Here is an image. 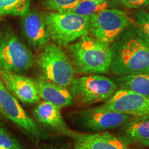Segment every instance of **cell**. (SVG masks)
I'll return each mask as SVG.
<instances>
[{"mask_svg": "<svg viewBox=\"0 0 149 149\" xmlns=\"http://www.w3.org/2000/svg\"><path fill=\"white\" fill-rule=\"evenodd\" d=\"M110 70L117 75L149 73V39L135 24L128 26L111 44Z\"/></svg>", "mask_w": 149, "mask_h": 149, "instance_id": "6da1fadb", "label": "cell"}, {"mask_svg": "<svg viewBox=\"0 0 149 149\" xmlns=\"http://www.w3.org/2000/svg\"><path fill=\"white\" fill-rule=\"evenodd\" d=\"M69 51L76 69L81 73H106L112 60L111 46L86 35L70 44Z\"/></svg>", "mask_w": 149, "mask_h": 149, "instance_id": "7a4b0ae2", "label": "cell"}, {"mask_svg": "<svg viewBox=\"0 0 149 149\" xmlns=\"http://www.w3.org/2000/svg\"><path fill=\"white\" fill-rule=\"evenodd\" d=\"M43 15L50 37L60 46L89 33V16L65 12H50Z\"/></svg>", "mask_w": 149, "mask_h": 149, "instance_id": "3957f363", "label": "cell"}, {"mask_svg": "<svg viewBox=\"0 0 149 149\" xmlns=\"http://www.w3.org/2000/svg\"><path fill=\"white\" fill-rule=\"evenodd\" d=\"M37 63L45 79L64 87H69L74 79L75 68L59 46L47 44L43 48Z\"/></svg>", "mask_w": 149, "mask_h": 149, "instance_id": "277c9868", "label": "cell"}, {"mask_svg": "<svg viewBox=\"0 0 149 149\" xmlns=\"http://www.w3.org/2000/svg\"><path fill=\"white\" fill-rule=\"evenodd\" d=\"M33 64V55L10 29L0 31V70L22 74Z\"/></svg>", "mask_w": 149, "mask_h": 149, "instance_id": "5b68a950", "label": "cell"}, {"mask_svg": "<svg viewBox=\"0 0 149 149\" xmlns=\"http://www.w3.org/2000/svg\"><path fill=\"white\" fill-rule=\"evenodd\" d=\"M69 87L74 99L84 104L107 101L118 88L115 81L100 74L74 78Z\"/></svg>", "mask_w": 149, "mask_h": 149, "instance_id": "8992f818", "label": "cell"}, {"mask_svg": "<svg viewBox=\"0 0 149 149\" xmlns=\"http://www.w3.org/2000/svg\"><path fill=\"white\" fill-rule=\"evenodd\" d=\"M0 112L12 121L33 141L39 142L46 137L35 121L26 112L18 100L5 86L0 77Z\"/></svg>", "mask_w": 149, "mask_h": 149, "instance_id": "52a82bcc", "label": "cell"}, {"mask_svg": "<svg viewBox=\"0 0 149 149\" xmlns=\"http://www.w3.org/2000/svg\"><path fill=\"white\" fill-rule=\"evenodd\" d=\"M129 25L127 15L117 9L107 8L89 16L91 36L110 46Z\"/></svg>", "mask_w": 149, "mask_h": 149, "instance_id": "ba28073f", "label": "cell"}, {"mask_svg": "<svg viewBox=\"0 0 149 149\" xmlns=\"http://www.w3.org/2000/svg\"><path fill=\"white\" fill-rule=\"evenodd\" d=\"M131 116L107 109L104 105L78 111L77 123L93 132H105L124 126Z\"/></svg>", "mask_w": 149, "mask_h": 149, "instance_id": "9c48e42d", "label": "cell"}, {"mask_svg": "<svg viewBox=\"0 0 149 149\" xmlns=\"http://www.w3.org/2000/svg\"><path fill=\"white\" fill-rule=\"evenodd\" d=\"M103 105L107 109L130 116L149 115V97L120 89Z\"/></svg>", "mask_w": 149, "mask_h": 149, "instance_id": "30bf717a", "label": "cell"}, {"mask_svg": "<svg viewBox=\"0 0 149 149\" xmlns=\"http://www.w3.org/2000/svg\"><path fill=\"white\" fill-rule=\"evenodd\" d=\"M0 77L5 86L17 100L24 104L39 103L41 97L36 81L22 74L0 70Z\"/></svg>", "mask_w": 149, "mask_h": 149, "instance_id": "8fae6325", "label": "cell"}, {"mask_svg": "<svg viewBox=\"0 0 149 149\" xmlns=\"http://www.w3.org/2000/svg\"><path fill=\"white\" fill-rule=\"evenodd\" d=\"M22 32L29 45L34 49H42L48 44L50 37L44 15L29 10L22 15Z\"/></svg>", "mask_w": 149, "mask_h": 149, "instance_id": "7c38bea8", "label": "cell"}, {"mask_svg": "<svg viewBox=\"0 0 149 149\" xmlns=\"http://www.w3.org/2000/svg\"><path fill=\"white\" fill-rule=\"evenodd\" d=\"M74 149H131L125 141L109 132L84 134L72 131Z\"/></svg>", "mask_w": 149, "mask_h": 149, "instance_id": "4fadbf2b", "label": "cell"}, {"mask_svg": "<svg viewBox=\"0 0 149 149\" xmlns=\"http://www.w3.org/2000/svg\"><path fill=\"white\" fill-rule=\"evenodd\" d=\"M35 118L40 124L61 134L69 136L71 133L67 126L60 112V109L47 102H42L37 104L33 110Z\"/></svg>", "mask_w": 149, "mask_h": 149, "instance_id": "5bb4252c", "label": "cell"}, {"mask_svg": "<svg viewBox=\"0 0 149 149\" xmlns=\"http://www.w3.org/2000/svg\"><path fill=\"white\" fill-rule=\"evenodd\" d=\"M35 81L40 97L45 102L53 104L59 109L73 104L74 99L67 87L58 85L44 78Z\"/></svg>", "mask_w": 149, "mask_h": 149, "instance_id": "9a60e30c", "label": "cell"}, {"mask_svg": "<svg viewBox=\"0 0 149 149\" xmlns=\"http://www.w3.org/2000/svg\"><path fill=\"white\" fill-rule=\"evenodd\" d=\"M123 134L128 142L149 146V115L130 119L124 125Z\"/></svg>", "mask_w": 149, "mask_h": 149, "instance_id": "2e32d148", "label": "cell"}, {"mask_svg": "<svg viewBox=\"0 0 149 149\" xmlns=\"http://www.w3.org/2000/svg\"><path fill=\"white\" fill-rule=\"evenodd\" d=\"M115 83L120 89L149 97V73L119 75L115 79Z\"/></svg>", "mask_w": 149, "mask_h": 149, "instance_id": "e0dca14e", "label": "cell"}, {"mask_svg": "<svg viewBox=\"0 0 149 149\" xmlns=\"http://www.w3.org/2000/svg\"><path fill=\"white\" fill-rule=\"evenodd\" d=\"M30 0H0V16L21 15L29 10Z\"/></svg>", "mask_w": 149, "mask_h": 149, "instance_id": "ac0fdd59", "label": "cell"}, {"mask_svg": "<svg viewBox=\"0 0 149 149\" xmlns=\"http://www.w3.org/2000/svg\"><path fill=\"white\" fill-rule=\"evenodd\" d=\"M107 2L98 3L91 0H81L74 8L66 13H71L79 15L91 16V15L105 10L107 8Z\"/></svg>", "mask_w": 149, "mask_h": 149, "instance_id": "d6986e66", "label": "cell"}, {"mask_svg": "<svg viewBox=\"0 0 149 149\" xmlns=\"http://www.w3.org/2000/svg\"><path fill=\"white\" fill-rule=\"evenodd\" d=\"M81 0H42V6L48 10L67 12Z\"/></svg>", "mask_w": 149, "mask_h": 149, "instance_id": "ffe728a7", "label": "cell"}, {"mask_svg": "<svg viewBox=\"0 0 149 149\" xmlns=\"http://www.w3.org/2000/svg\"><path fill=\"white\" fill-rule=\"evenodd\" d=\"M0 149H24L17 139L0 128Z\"/></svg>", "mask_w": 149, "mask_h": 149, "instance_id": "44dd1931", "label": "cell"}, {"mask_svg": "<svg viewBox=\"0 0 149 149\" xmlns=\"http://www.w3.org/2000/svg\"><path fill=\"white\" fill-rule=\"evenodd\" d=\"M134 24L139 27L149 39V13L146 11H137L134 15Z\"/></svg>", "mask_w": 149, "mask_h": 149, "instance_id": "7402d4cb", "label": "cell"}, {"mask_svg": "<svg viewBox=\"0 0 149 149\" xmlns=\"http://www.w3.org/2000/svg\"><path fill=\"white\" fill-rule=\"evenodd\" d=\"M123 4L128 8L137 9L146 6L149 4V0H121Z\"/></svg>", "mask_w": 149, "mask_h": 149, "instance_id": "603a6c76", "label": "cell"}, {"mask_svg": "<svg viewBox=\"0 0 149 149\" xmlns=\"http://www.w3.org/2000/svg\"><path fill=\"white\" fill-rule=\"evenodd\" d=\"M91 1H95V2H97L98 3H104L105 2H107V0H91Z\"/></svg>", "mask_w": 149, "mask_h": 149, "instance_id": "cb8c5ba5", "label": "cell"}, {"mask_svg": "<svg viewBox=\"0 0 149 149\" xmlns=\"http://www.w3.org/2000/svg\"><path fill=\"white\" fill-rule=\"evenodd\" d=\"M52 149H64V148H52Z\"/></svg>", "mask_w": 149, "mask_h": 149, "instance_id": "d4e9b609", "label": "cell"}]
</instances>
